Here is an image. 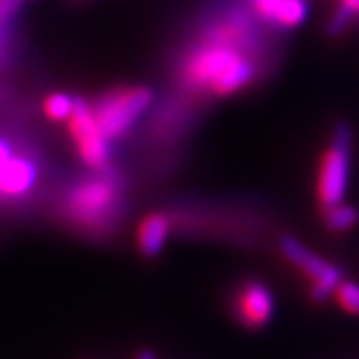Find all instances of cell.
Returning <instances> with one entry per match:
<instances>
[{"label": "cell", "instance_id": "ac0fdd59", "mask_svg": "<svg viewBox=\"0 0 359 359\" xmlns=\"http://www.w3.org/2000/svg\"><path fill=\"white\" fill-rule=\"evenodd\" d=\"M136 359H158L156 358V353L152 349H140L138 353H136Z\"/></svg>", "mask_w": 359, "mask_h": 359}, {"label": "cell", "instance_id": "7a4b0ae2", "mask_svg": "<svg viewBox=\"0 0 359 359\" xmlns=\"http://www.w3.org/2000/svg\"><path fill=\"white\" fill-rule=\"evenodd\" d=\"M66 214L86 230L106 228L120 208V180L114 174H98L82 180L68 192L65 200Z\"/></svg>", "mask_w": 359, "mask_h": 359}, {"label": "cell", "instance_id": "3957f363", "mask_svg": "<svg viewBox=\"0 0 359 359\" xmlns=\"http://www.w3.org/2000/svg\"><path fill=\"white\" fill-rule=\"evenodd\" d=\"M351 128L346 122L337 124L330 146L320 162L318 200L321 208L339 204L346 200L351 174Z\"/></svg>", "mask_w": 359, "mask_h": 359}, {"label": "cell", "instance_id": "6da1fadb", "mask_svg": "<svg viewBox=\"0 0 359 359\" xmlns=\"http://www.w3.org/2000/svg\"><path fill=\"white\" fill-rule=\"evenodd\" d=\"M182 74L190 88L228 96L254 80L256 65L238 46L204 40L186 56Z\"/></svg>", "mask_w": 359, "mask_h": 359}, {"label": "cell", "instance_id": "d6986e66", "mask_svg": "<svg viewBox=\"0 0 359 359\" xmlns=\"http://www.w3.org/2000/svg\"><path fill=\"white\" fill-rule=\"evenodd\" d=\"M0 44H2V42H0Z\"/></svg>", "mask_w": 359, "mask_h": 359}, {"label": "cell", "instance_id": "8992f818", "mask_svg": "<svg viewBox=\"0 0 359 359\" xmlns=\"http://www.w3.org/2000/svg\"><path fill=\"white\" fill-rule=\"evenodd\" d=\"M280 250L295 268H299L308 278H311L316 285H321V287H327L330 292H335V287L341 282V271L339 269L332 266L330 262L321 259L320 256L311 254L306 245L302 244L299 240L292 238V236H283L280 240Z\"/></svg>", "mask_w": 359, "mask_h": 359}, {"label": "cell", "instance_id": "ba28073f", "mask_svg": "<svg viewBox=\"0 0 359 359\" xmlns=\"http://www.w3.org/2000/svg\"><path fill=\"white\" fill-rule=\"evenodd\" d=\"M39 182V168L26 156H13L0 170V198H22Z\"/></svg>", "mask_w": 359, "mask_h": 359}, {"label": "cell", "instance_id": "2e32d148", "mask_svg": "<svg viewBox=\"0 0 359 359\" xmlns=\"http://www.w3.org/2000/svg\"><path fill=\"white\" fill-rule=\"evenodd\" d=\"M13 156H14L13 146H11L8 142L4 140V138H0V170L4 168V164H6V162H8V160L13 158Z\"/></svg>", "mask_w": 359, "mask_h": 359}, {"label": "cell", "instance_id": "5b68a950", "mask_svg": "<svg viewBox=\"0 0 359 359\" xmlns=\"http://www.w3.org/2000/svg\"><path fill=\"white\" fill-rule=\"evenodd\" d=\"M68 122L82 162L92 170H106L110 164V140L98 126L92 106L86 100L74 96V108Z\"/></svg>", "mask_w": 359, "mask_h": 359}, {"label": "cell", "instance_id": "277c9868", "mask_svg": "<svg viewBox=\"0 0 359 359\" xmlns=\"http://www.w3.org/2000/svg\"><path fill=\"white\" fill-rule=\"evenodd\" d=\"M152 98V90L144 86L112 90L104 94L92 108V112L104 136L108 140H114L124 136L140 120V116L150 108Z\"/></svg>", "mask_w": 359, "mask_h": 359}, {"label": "cell", "instance_id": "9a60e30c", "mask_svg": "<svg viewBox=\"0 0 359 359\" xmlns=\"http://www.w3.org/2000/svg\"><path fill=\"white\" fill-rule=\"evenodd\" d=\"M22 0H0V25L8 22L14 14L20 11Z\"/></svg>", "mask_w": 359, "mask_h": 359}, {"label": "cell", "instance_id": "7c38bea8", "mask_svg": "<svg viewBox=\"0 0 359 359\" xmlns=\"http://www.w3.org/2000/svg\"><path fill=\"white\" fill-rule=\"evenodd\" d=\"M72 108H74V96H68V94H62V92L50 94L44 100V112L54 122L68 120L70 114H72Z\"/></svg>", "mask_w": 359, "mask_h": 359}, {"label": "cell", "instance_id": "5bb4252c", "mask_svg": "<svg viewBox=\"0 0 359 359\" xmlns=\"http://www.w3.org/2000/svg\"><path fill=\"white\" fill-rule=\"evenodd\" d=\"M355 18L351 16V14L347 13L346 8H341L339 4L335 6V11L330 14V18H327V25H325V32H327V36H341L344 32L347 30V26L351 25Z\"/></svg>", "mask_w": 359, "mask_h": 359}, {"label": "cell", "instance_id": "30bf717a", "mask_svg": "<svg viewBox=\"0 0 359 359\" xmlns=\"http://www.w3.org/2000/svg\"><path fill=\"white\" fill-rule=\"evenodd\" d=\"M170 236V219L164 214H148L138 228V250L142 256L156 257L162 254Z\"/></svg>", "mask_w": 359, "mask_h": 359}, {"label": "cell", "instance_id": "ffe728a7", "mask_svg": "<svg viewBox=\"0 0 359 359\" xmlns=\"http://www.w3.org/2000/svg\"><path fill=\"white\" fill-rule=\"evenodd\" d=\"M22 2H25V0H22Z\"/></svg>", "mask_w": 359, "mask_h": 359}, {"label": "cell", "instance_id": "52a82bcc", "mask_svg": "<svg viewBox=\"0 0 359 359\" xmlns=\"http://www.w3.org/2000/svg\"><path fill=\"white\" fill-rule=\"evenodd\" d=\"M236 313L248 327L266 325L273 316V295L262 283H248L238 294Z\"/></svg>", "mask_w": 359, "mask_h": 359}, {"label": "cell", "instance_id": "9c48e42d", "mask_svg": "<svg viewBox=\"0 0 359 359\" xmlns=\"http://www.w3.org/2000/svg\"><path fill=\"white\" fill-rule=\"evenodd\" d=\"M252 4L264 22L278 28H297L309 14L306 0H252Z\"/></svg>", "mask_w": 359, "mask_h": 359}, {"label": "cell", "instance_id": "e0dca14e", "mask_svg": "<svg viewBox=\"0 0 359 359\" xmlns=\"http://www.w3.org/2000/svg\"><path fill=\"white\" fill-rule=\"evenodd\" d=\"M339 6L346 8L347 13L351 14L353 18L359 16V0H339Z\"/></svg>", "mask_w": 359, "mask_h": 359}, {"label": "cell", "instance_id": "8fae6325", "mask_svg": "<svg viewBox=\"0 0 359 359\" xmlns=\"http://www.w3.org/2000/svg\"><path fill=\"white\" fill-rule=\"evenodd\" d=\"M358 219H359L358 210H355L353 205L344 204V202L323 208V222H325V226H327L330 230H334V231L351 230V228L358 224Z\"/></svg>", "mask_w": 359, "mask_h": 359}, {"label": "cell", "instance_id": "4fadbf2b", "mask_svg": "<svg viewBox=\"0 0 359 359\" xmlns=\"http://www.w3.org/2000/svg\"><path fill=\"white\" fill-rule=\"evenodd\" d=\"M337 302L349 313H359V285L353 282H339L335 287Z\"/></svg>", "mask_w": 359, "mask_h": 359}]
</instances>
